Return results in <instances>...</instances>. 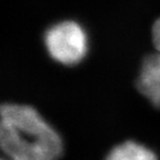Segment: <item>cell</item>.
Returning <instances> with one entry per match:
<instances>
[{
	"label": "cell",
	"mask_w": 160,
	"mask_h": 160,
	"mask_svg": "<svg viewBox=\"0 0 160 160\" xmlns=\"http://www.w3.org/2000/svg\"><path fill=\"white\" fill-rule=\"evenodd\" d=\"M0 149L9 160H58L63 143L35 108L5 103L0 106Z\"/></svg>",
	"instance_id": "obj_1"
},
{
	"label": "cell",
	"mask_w": 160,
	"mask_h": 160,
	"mask_svg": "<svg viewBox=\"0 0 160 160\" xmlns=\"http://www.w3.org/2000/svg\"><path fill=\"white\" fill-rule=\"evenodd\" d=\"M45 46L55 61L63 66L78 65L89 50L87 31L72 20L60 21L46 31Z\"/></svg>",
	"instance_id": "obj_2"
},
{
	"label": "cell",
	"mask_w": 160,
	"mask_h": 160,
	"mask_svg": "<svg viewBox=\"0 0 160 160\" xmlns=\"http://www.w3.org/2000/svg\"><path fill=\"white\" fill-rule=\"evenodd\" d=\"M137 87L155 107H160V51L145 58L137 79Z\"/></svg>",
	"instance_id": "obj_3"
},
{
	"label": "cell",
	"mask_w": 160,
	"mask_h": 160,
	"mask_svg": "<svg viewBox=\"0 0 160 160\" xmlns=\"http://www.w3.org/2000/svg\"><path fill=\"white\" fill-rule=\"evenodd\" d=\"M106 160H158L156 153L137 141H125L110 150Z\"/></svg>",
	"instance_id": "obj_4"
},
{
	"label": "cell",
	"mask_w": 160,
	"mask_h": 160,
	"mask_svg": "<svg viewBox=\"0 0 160 160\" xmlns=\"http://www.w3.org/2000/svg\"><path fill=\"white\" fill-rule=\"evenodd\" d=\"M152 41L156 49L160 51V18L156 20L152 26Z\"/></svg>",
	"instance_id": "obj_5"
},
{
	"label": "cell",
	"mask_w": 160,
	"mask_h": 160,
	"mask_svg": "<svg viewBox=\"0 0 160 160\" xmlns=\"http://www.w3.org/2000/svg\"><path fill=\"white\" fill-rule=\"evenodd\" d=\"M0 160H5V159H1V158H0Z\"/></svg>",
	"instance_id": "obj_6"
}]
</instances>
